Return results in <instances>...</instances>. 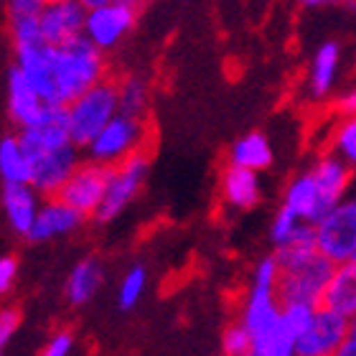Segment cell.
Returning a JSON list of instances; mask_svg holds the SVG:
<instances>
[{
    "instance_id": "1",
    "label": "cell",
    "mask_w": 356,
    "mask_h": 356,
    "mask_svg": "<svg viewBox=\"0 0 356 356\" xmlns=\"http://www.w3.org/2000/svg\"><path fill=\"white\" fill-rule=\"evenodd\" d=\"M56 59V82H59V99L67 107L74 97L87 92L110 76L107 54L95 46L87 36H76L61 46H54Z\"/></svg>"
},
{
    "instance_id": "2",
    "label": "cell",
    "mask_w": 356,
    "mask_h": 356,
    "mask_svg": "<svg viewBox=\"0 0 356 356\" xmlns=\"http://www.w3.org/2000/svg\"><path fill=\"white\" fill-rule=\"evenodd\" d=\"M120 112L118 82L102 79L67 104V125L76 148H87L92 138Z\"/></svg>"
},
{
    "instance_id": "3",
    "label": "cell",
    "mask_w": 356,
    "mask_h": 356,
    "mask_svg": "<svg viewBox=\"0 0 356 356\" xmlns=\"http://www.w3.org/2000/svg\"><path fill=\"white\" fill-rule=\"evenodd\" d=\"M277 280H280V265L275 260V254L262 257L254 265L252 280H250L245 303L239 311V321L252 331V336L265 334L267 328H273L280 318L282 300L277 293Z\"/></svg>"
},
{
    "instance_id": "4",
    "label": "cell",
    "mask_w": 356,
    "mask_h": 356,
    "mask_svg": "<svg viewBox=\"0 0 356 356\" xmlns=\"http://www.w3.org/2000/svg\"><path fill=\"white\" fill-rule=\"evenodd\" d=\"M148 135V120L138 118V115H127V112H118L92 138V143L84 148V156L102 165H118L120 161L145 150Z\"/></svg>"
},
{
    "instance_id": "5",
    "label": "cell",
    "mask_w": 356,
    "mask_h": 356,
    "mask_svg": "<svg viewBox=\"0 0 356 356\" xmlns=\"http://www.w3.org/2000/svg\"><path fill=\"white\" fill-rule=\"evenodd\" d=\"M150 171V156L145 150L135 153V156L120 161L118 165H110V178H107V191L104 199L99 204V209L95 211L97 224H110L115 222L138 196H140L143 186L148 181Z\"/></svg>"
},
{
    "instance_id": "6",
    "label": "cell",
    "mask_w": 356,
    "mask_h": 356,
    "mask_svg": "<svg viewBox=\"0 0 356 356\" xmlns=\"http://www.w3.org/2000/svg\"><path fill=\"white\" fill-rule=\"evenodd\" d=\"M138 15H140V8L127 0H110L104 6L87 8L84 36L95 46H99L104 54H110L125 44V38L135 31Z\"/></svg>"
},
{
    "instance_id": "7",
    "label": "cell",
    "mask_w": 356,
    "mask_h": 356,
    "mask_svg": "<svg viewBox=\"0 0 356 356\" xmlns=\"http://www.w3.org/2000/svg\"><path fill=\"white\" fill-rule=\"evenodd\" d=\"M334 267L336 262H331L326 254L321 252L298 262V265L280 267V280H277L280 300L282 303H305L318 308Z\"/></svg>"
},
{
    "instance_id": "8",
    "label": "cell",
    "mask_w": 356,
    "mask_h": 356,
    "mask_svg": "<svg viewBox=\"0 0 356 356\" xmlns=\"http://www.w3.org/2000/svg\"><path fill=\"white\" fill-rule=\"evenodd\" d=\"M316 227V245L318 252L331 262L354 260L356 254V196H346L331 211L321 216Z\"/></svg>"
},
{
    "instance_id": "9",
    "label": "cell",
    "mask_w": 356,
    "mask_h": 356,
    "mask_svg": "<svg viewBox=\"0 0 356 356\" xmlns=\"http://www.w3.org/2000/svg\"><path fill=\"white\" fill-rule=\"evenodd\" d=\"M13 64L21 69V74L31 82V87L44 97L49 104H59V82H56V59H54V46L46 41L36 44L13 46Z\"/></svg>"
},
{
    "instance_id": "10",
    "label": "cell",
    "mask_w": 356,
    "mask_h": 356,
    "mask_svg": "<svg viewBox=\"0 0 356 356\" xmlns=\"http://www.w3.org/2000/svg\"><path fill=\"white\" fill-rule=\"evenodd\" d=\"M107 178H110V165H102L97 161H89V158L79 161V165L67 178V184L61 186L59 199H64L69 207H74L87 219H92L104 199Z\"/></svg>"
},
{
    "instance_id": "11",
    "label": "cell",
    "mask_w": 356,
    "mask_h": 356,
    "mask_svg": "<svg viewBox=\"0 0 356 356\" xmlns=\"http://www.w3.org/2000/svg\"><path fill=\"white\" fill-rule=\"evenodd\" d=\"M6 102H8V118L18 130H29V127L44 125L46 118L51 115V107L38 95L36 89L31 87V82L21 74V69L10 67L8 72V84H6Z\"/></svg>"
},
{
    "instance_id": "12",
    "label": "cell",
    "mask_w": 356,
    "mask_h": 356,
    "mask_svg": "<svg viewBox=\"0 0 356 356\" xmlns=\"http://www.w3.org/2000/svg\"><path fill=\"white\" fill-rule=\"evenodd\" d=\"M346 334H349V318L326 305H318L311 326L298 339L296 356H336Z\"/></svg>"
},
{
    "instance_id": "13",
    "label": "cell",
    "mask_w": 356,
    "mask_h": 356,
    "mask_svg": "<svg viewBox=\"0 0 356 356\" xmlns=\"http://www.w3.org/2000/svg\"><path fill=\"white\" fill-rule=\"evenodd\" d=\"M84 219L87 216L82 211H76L74 207H69L64 199H59V196H46L41 201L36 222H33L26 239H29L31 245H46V242H54V239L69 237V234L82 229Z\"/></svg>"
},
{
    "instance_id": "14",
    "label": "cell",
    "mask_w": 356,
    "mask_h": 356,
    "mask_svg": "<svg viewBox=\"0 0 356 356\" xmlns=\"http://www.w3.org/2000/svg\"><path fill=\"white\" fill-rule=\"evenodd\" d=\"M84 18H87V6L79 0H54L46 3L41 15H38V29L46 44L61 46L72 38L84 33Z\"/></svg>"
},
{
    "instance_id": "15",
    "label": "cell",
    "mask_w": 356,
    "mask_h": 356,
    "mask_svg": "<svg viewBox=\"0 0 356 356\" xmlns=\"http://www.w3.org/2000/svg\"><path fill=\"white\" fill-rule=\"evenodd\" d=\"M41 201L44 196L31 184H3L0 209H3L8 229L13 232L15 237H29L31 227L38 216V209H41Z\"/></svg>"
},
{
    "instance_id": "16",
    "label": "cell",
    "mask_w": 356,
    "mask_h": 356,
    "mask_svg": "<svg viewBox=\"0 0 356 356\" xmlns=\"http://www.w3.org/2000/svg\"><path fill=\"white\" fill-rule=\"evenodd\" d=\"M311 173L321 188V196L326 201L328 211L349 196L351 181H354V165L346 163L341 156H336L334 150L321 153L311 165Z\"/></svg>"
},
{
    "instance_id": "17",
    "label": "cell",
    "mask_w": 356,
    "mask_h": 356,
    "mask_svg": "<svg viewBox=\"0 0 356 356\" xmlns=\"http://www.w3.org/2000/svg\"><path fill=\"white\" fill-rule=\"evenodd\" d=\"M219 196L229 209L250 211L262 201L260 171L242 168V165H227L219 176Z\"/></svg>"
},
{
    "instance_id": "18",
    "label": "cell",
    "mask_w": 356,
    "mask_h": 356,
    "mask_svg": "<svg viewBox=\"0 0 356 356\" xmlns=\"http://www.w3.org/2000/svg\"><path fill=\"white\" fill-rule=\"evenodd\" d=\"M282 207H288L290 211H296L303 222L316 224L321 216L326 214L328 207L323 196H321V188L313 178L311 168L303 173H298L288 181L285 186V193H282Z\"/></svg>"
},
{
    "instance_id": "19",
    "label": "cell",
    "mask_w": 356,
    "mask_h": 356,
    "mask_svg": "<svg viewBox=\"0 0 356 356\" xmlns=\"http://www.w3.org/2000/svg\"><path fill=\"white\" fill-rule=\"evenodd\" d=\"M339 69H341V46L336 41H323L318 51L313 54L308 79H305V89L311 99H326L334 92L339 82Z\"/></svg>"
},
{
    "instance_id": "20",
    "label": "cell",
    "mask_w": 356,
    "mask_h": 356,
    "mask_svg": "<svg viewBox=\"0 0 356 356\" xmlns=\"http://www.w3.org/2000/svg\"><path fill=\"white\" fill-rule=\"evenodd\" d=\"M104 282V267L97 260L95 254L82 257L79 262H74V267L69 270L67 285H64V298L69 305L74 308H84L87 303H92V298L97 296V290L102 288Z\"/></svg>"
},
{
    "instance_id": "21",
    "label": "cell",
    "mask_w": 356,
    "mask_h": 356,
    "mask_svg": "<svg viewBox=\"0 0 356 356\" xmlns=\"http://www.w3.org/2000/svg\"><path fill=\"white\" fill-rule=\"evenodd\" d=\"M44 6V0H6V26L13 46L44 41L38 29V15Z\"/></svg>"
},
{
    "instance_id": "22",
    "label": "cell",
    "mask_w": 356,
    "mask_h": 356,
    "mask_svg": "<svg viewBox=\"0 0 356 356\" xmlns=\"http://www.w3.org/2000/svg\"><path fill=\"white\" fill-rule=\"evenodd\" d=\"M321 305L341 313L346 318H351L356 313V262L354 260L339 262L334 267L326 290H323V298H321Z\"/></svg>"
},
{
    "instance_id": "23",
    "label": "cell",
    "mask_w": 356,
    "mask_h": 356,
    "mask_svg": "<svg viewBox=\"0 0 356 356\" xmlns=\"http://www.w3.org/2000/svg\"><path fill=\"white\" fill-rule=\"evenodd\" d=\"M275 161L273 143L265 133L252 130V133L242 135L232 143L229 148V163L242 165V168H252V171H267Z\"/></svg>"
},
{
    "instance_id": "24",
    "label": "cell",
    "mask_w": 356,
    "mask_h": 356,
    "mask_svg": "<svg viewBox=\"0 0 356 356\" xmlns=\"http://www.w3.org/2000/svg\"><path fill=\"white\" fill-rule=\"evenodd\" d=\"M0 181L3 184H31V161L18 135L0 138Z\"/></svg>"
},
{
    "instance_id": "25",
    "label": "cell",
    "mask_w": 356,
    "mask_h": 356,
    "mask_svg": "<svg viewBox=\"0 0 356 356\" xmlns=\"http://www.w3.org/2000/svg\"><path fill=\"white\" fill-rule=\"evenodd\" d=\"M150 79L143 74H127L118 82L120 112L145 118L150 110Z\"/></svg>"
},
{
    "instance_id": "26",
    "label": "cell",
    "mask_w": 356,
    "mask_h": 356,
    "mask_svg": "<svg viewBox=\"0 0 356 356\" xmlns=\"http://www.w3.org/2000/svg\"><path fill=\"white\" fill-rule=\"evenodd\" d=\"M145 288H148V270H145V265L135 262V265L127 267V273L120 280V290H118L120 311H133L135 305L143 300V296H145Z\"/></svg>"
},
{
    "instance_id": "27",
    "label": "cell",
    "mask_w": 356,
    "mask_h": 356,
    "mask_svg": "<svg viewBox=\"0 0 356 356\" xmlns=\"http://www.w3.org/2000/svg\"><path fill=\"white\" fill-rule=\"evenodd\" d=\"M328 150H334L336 156H341L346 163L356 168V115L336 122L328 138Z\"/></svg>"
},
{
    "instance_id": "28",
    "label": "cell",
    "mask_w": 356,
    "mask_h": 356,
    "mask_svg": "<svg viewBox=\"0 0 356 356\" xmlns=\"http://www.w3.org/2000/svg\"><path fill=\"white\" fill-rule=\"evenodd\" d=\"M303 224L305 222L296 211H290L288 207H280L275 211L273 222H270V242H273V247H282L293 242Z\"/></svg>"
},
{
    "instance_id": "29",
    "label": "cell",
    "mask_w": 356,
    "mask_h": 356,
    "mask_svg": "<svg viewBox=\"0 0 356 356\" xmlns=\"http://www.w3.org/2000/svg\"><path fill=\"white\" fill-rule=\"evenodd\" d=\"M222 354L252 356V331L242 321H234L222 331Z\"/></svg>"
},
{
    "instance_id": "30",
    "label": "cell",
    "mask_w": 356,
    "mask_h": 356,
    "mask_svg": "<svg viewBox=\"0 0 356 356\" xmlns=\"http://www.w3.org/2000/svg\"><path fill=\"white\" fill-rule=\"evenodd\" d=\"M21 311L15 305H6L0 308V354H6L8 343L13 341V336L21 328Z\"/></svg>"
},
{
    "instance_id": "31",
    "label": "cell",
    "mask_w": 356,
    "mask_h": 356,
    "mask_svg": "<svg viewBox=\"0 0 356 356\" xmlns=\"http://www.w3.org/2000/svg\"><path fill=\"white\" fill-rule=\"evenodd\" d=\"M76 346V339L72 331H67V328H59V331H54L51 336H49V341L44 343V351L41 354L44 356H69L72 351H74Z\"/></svg>"
},
{
    "instance_id": "32",
    "label": "cell",
    "mask_w": 356,
    "mask_h": 356,
    "mask_svg": "<svg viewBox=\"0 0 356 356\" xmlns=\"http://www.w3.org/2000/svg\"><path fill=\"white\" fill-rule=\"evenodd\" d=\"M18 270H21L18 257H13V254H0V298H6L15 288Z\"/></svg>"
},
{
    "instance_id": "33",
    "label": "cell",
    "mask_w": 356,
    "mask_h": 356,
    "mask_svg": "<svg viewBox=\"0 0 356 356\" xmlns=\"http://www.w3.org/2000/svg\"><path fill=\"white\" fill-rule=\"evenodd\" d=\"M334 110L339 118H351V115H356V84H351L349 89H343L341 95L336 97Z\"/></svg>"
},
{
    "instance_id": "34",
    "label": "cell",
    "mask_w": 356,
    "mask_h": 356,
    "mask_svg": "<svg viewBox=\"0 0 356 356\" xmlns=\"http://www.w3.org/2000/svg\"><path fill=\"white\" fill-rule=\"evenodd\" d=\"M336 356H356V336L354 334H346V339L341 341Z\"/></svg>"
},
{
    "instance_id": "35",
    "label": "cell",
    "mask_w": 356,
    "mask_h": 356,
    "mask_svg": "<svg viewBox=\"0 0 356 356\" xmlns=\"http://www.w3.org/2000/svg\"><path fill=\"white\" fill-rule=\"evenodd\" d=\"M298 3H303L305 8H318V6H323V3H328V0H298Z\"/></svg>"
},
{
    "instance_id": "36",
    "label": "cell",
    "mask_w": 356,
    "mask_h": 356,
    "mask_svg": "<svg viewBox=\"0 0 356 356\" xmlns=\"http://www.w3.org/2000/svg\"><path fill=\"white\" fill-rule=\"evenodd\" d=\"M79 3L87 8H95V6H104V3H110V0H79Z\"/></svg>"
},
{
    "instance_id": "37",
    "label": "cell",
    "mask_w": 356,
    "mask_h": 356,
    "mask_svg": "<svg viewBox=\"0 0 356 356\" xmlns=\"http://www.w3.org/2000/svg\"><path fill=\"white\" fill-rule=\"evenodd\" d=\"M349 334H354V336H356V313L349 318Z\"/></svg>"
},
{
    "instance_id": "38",
    "label": "cell",
    "mask_w": 356,
    "mask_h": 356,
    "mask_svg": "<svg viewBox=\"0 0 356 356\" xmlns=\"http://www.w3.org/2000/svg\"><path fill=\"white\" fill-rule=\"evenodd\" d=\"M127 3H133V6H138V8H143V6H148L150 0H127Z\"/></svg>"
},
{
    "instance_id": "39",
    "label": "cell",
    "mask_w": 356,
    "mask_h": 356,
    "mask_svg": "<svg viewBox=\"0 0 356 356\" xmlns=\"http://www.w3.org/2000/svg\"><path fill=\"white\" fill-rule=\"evenodd\" d=\"M44 3H54V0H44Z\"/></svg>"
},
{
    "instance_id": "40",
    "label": "cell",
    "mask_w": 356,
    "mask_h": 356,
    "mask_svg": "<svg viewBox=\"0 0 356 356\" xmlns=\"http://www.w3.org/2000/svg\"><path fill=\"white\" fill-rule=\"evenodd\" d=\"M354 262H356V254H354Z\"/></svg>"
}]
</instances>
